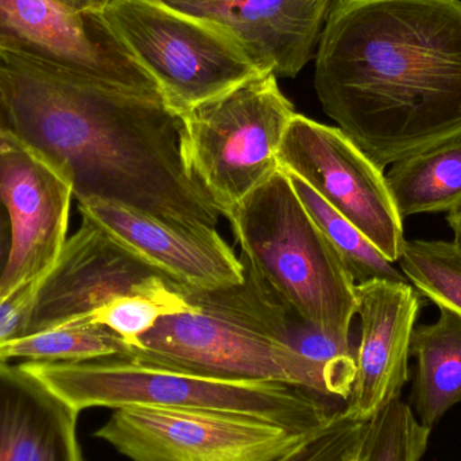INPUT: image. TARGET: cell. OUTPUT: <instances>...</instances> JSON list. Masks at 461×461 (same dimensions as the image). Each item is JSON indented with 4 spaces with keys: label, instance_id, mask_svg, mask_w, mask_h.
<instances>
[{
    "label": "cell",
    "instance_id": "1",
    "mask_svg": "<svg viewBox=\"0 0 461 461\" xmlns=\"http://www.w3.org/2000/svg\"><path fill=\"white\" fill-rule=\"evenodd\" d=\"M314 61L322 110L381 169L461 135V0H332Z\"/></svg>",
    "mask_w": 461,
    "mask_h": 461
},
{
    "label": "cell",
    "instance_id": "2",
    "mask_svg": "<svg viewBox=\"0 0 461 461\" xmlns=\"http://www.w3.org/2000/svg\"><path fill=\"white\" fill-rule=\"evenodd\" d=\"M0 94L14 134L69 176L76 202L218 227L221 212L184 159L180 116L161 95L56 77L7 59Z\"/></svg>",
    "mask_w": 461,
    "mask_h": 461
},
{
    "label": "cell",
    "instance_id": "3",
    "mask_svg": "<svg viewBox=\"0 0 461 461\" xmlns=\"http://www.w3.org/2000/svg\"><path fill=\"white\" fill-rule=\"evenodd\" d=\"M241 262L239 284L180 286L194 311L162 316L124 359L213 378L279 382L330 398L321 370L293 347L298 316Z\"/></svg>",
    "mask_w": 461,
    "mask_h": 461
},
{
    "label": "cell",
    "instance_id": "4",
    "mask_svg": "<svg viewBox=\"0 0 461 461\" xmlns=\"http://www.w3.org/2000/svg\"><path fill=\"white\" fill-rule=\"evenodd\" d=\"M27 373L76 411L154 406L218 411L313 433L333 416L332 400L279 382L235 381L140 365L124 357L86 362H22Z\"/></svg>",
    "mask_w": 461,
    "mask_h": 461
},
{
    "label": "cell",
    "instance_id": "5",
    "mask_svg": "<svg viewBox=\"0 0 461 461\" xmlns=\"http://www.w3.org/2000/svg\"><path fill=\"white\" fill-rule=\"evenodd\" d=\"M229 219L241 259L303 322L351 343L357 282L279 167Z\"/></svg>",
    "mask_w": 461,
    "mask_h": 461
},
{
    "label": "cell",
    "instance_id": "6",
    "mask_svg": "<svg viewBox=\"0 0 461 461\" xmlns=\"http://www.w3.org/2000/svg\"><path fill=\"white\" fill-rule=\"evenodd\" d=\"M295 113L271 73L181 113L186 167L221 215L281 167L279 149Z\"/></svg>",
    "mask_w": 461,
    "mask_h": 461
},
{
    "label": "cell",
    "instance_id": "7",
    "mask_svg": "<svg viewBox=\"0 0 461 461\" xmlns=\"http://www.w3.org/2000/svg\"><path fill=\"white\" fill-rule=\"evenodd\" d=\"M100 13L178 116L262 73L223 30L161 0H111Z\"/></svg>",
    "mask_w": 461,
    "mask_h": 461
},
{
    "label": "cell",
    "instance_id": "8",
    "mask_svg": "<svg viewBox=\"0 0 461 461\" xmlns=\"http://www.w3.org/2000/svg\"><path fill=\"white\" fill-rule=\"evenodd\" d=\"M0 59L68 80L161 95L102 13L59 0H0Z\"/></svg>",
    "mask_w": 461,
    "mask_h": 461
},
{
    "label": "cell",
    "instance_id": "9",
    "mask_svg": "<svg viewBox=\"0 0 461 461\" xmlns=\"http://www.w3.org/2000/svg\"><path fill=\"white\" fill-rule=\"evenodd\" d=\"M311 435L236 414L154 406L115 409L95 433L131 461H285Z\"/></svg>",
    "mask_w": 461,
    "mask_h": 461
},
{
    "label": "cell",
    "instance_id": "10",
    "mask_svg": "<svg viewBox=\"0 0 461 461\" xmlns=\"http://www.w3.org/2000/svg\"><path fill=\"white\" fill-rule=\"evenodd\" d=\"M278 159L285 172L351 221L386 259L400 260L408 240L384 170L346 132L295 113Z\"/></svg>",
    "mask_w": 461,
    "mask_h": 461
},
{
    "label": "cell",
    "instance_id": "11",
    "mask_svg": "<svg viewBox=\"0 0 461 461\" xmlns=\"http://www.w3.org/2000/svg\"><path fill=\"white\" fill-rule=\"evenodd\" d=\"M127 295L185 301L177 284L83 218L41 287L24 336L86 321L97 309Z\"/></svg>",
    "mask_w": 461,
    "mask_h": 461
},
{
    "label": "cell",
    "instance_id": "12",
    "mask_svg": "<svg viewBox=\"0 0 461 461\" xmlns=\"http://www.w3.org/2000/svg\"><path fill=\"white\" fill-rule=\"evenodd\" d=\"M73 200L69 176L40 151L18 137L0 149V204L11 230L0 298L56 267L68 240Z\"/></svg>",
    "mask_w": 461,
    "mask_h": 461
},
{
    "label": "cell",
    "instance_id": "13",
    "mask_svg": "<svg viewBox=\"0 0 461 461\" xmlns=\"http://www.w3.org/2000/svg\"><path fill=\"white\" fill-rule=\"evenodd\" d=\"M77 207L178 286L216 289L244 279L243 262L216 229L170 223L105 200H77Z\"/></svg>",
    "mask_w": 461,
    "mask_h": 461
},
{
    "label": "cell",
    "instance_id": "14",
    "mask_svg": "<svg viewBox=\"0 0 461 461\" xmlns=\"http://www.w3.org/2000/svg\"><path fill=\"white\" fill-rule=\"evenodd\" d=\"M360 340L357 373L346 411L371 420L400 400L409 381V357L422 300L409 282L373 279L357 285Z\"/></svg>",
    "mask_w": 461,
    "mask_h": 461
},
{
    "label": "cell",
    "instance_id": "15",
    "mask_svg": "<svg viewBox=\"0 0 461 461\" xmlns=\"http://www.w3.org/2000/svg\"><path fill=\"white\" fill-rule=\"evenodd\" d=\"M223 30L262 73L293 78L313 59L332 0H161Z\"/></svg>",
    "mask_w": 461,
    "mask_h": 461
},
{
    "label": "cell",
    "instance_id": "16",
    "mask_svg": "<svg viewBox=\"0 0 461 461\" xmlns=\"http://www.w3.org/2000/svg\"><path fill=\"white\" fill-rule=\"evenodd\" d=\"M78 414L21 365L0 362V461H84Z\"/></svg>",
    "mask_w": 461,
    "mask_h": 461
},
{
    "label": "cell",
    "instance_id": "17",
    "mask_svg": "<svg viewBox=\"0 0 461 461\" xmlns=\"http://www.w3.org/2000/svg\"><path fill=\"white\" fill-rule=\"evenodd\" d=\"M438 311L433 324L416 325L411 341L416 360L411 403L419 421L430 430L461 402V319Z\"/></svg>",
    "mask_w": 461,
    "mask_h": 461
},
{
    "label": "cell",
    "instance_id": "18",
    "mask_svg": "<svg viewBox=\"0 0 461 461\" xmlns=\"http://www.w3.org/2000/svg\"><path fill=\"white\" fill-rule=\"evenodd\" d=\"M387 185L401 218L461 208V135L390 165Z\"/></svg>",
    "mask_w": 461,
    "mask_h": 461
},
{
    "label": "cell",
    "instance_id": "19",
    "mask_svg": "<svg viewBox=\"0 0 461 461\" xmlns=\"http://www.w3.org/2000/svg\"><path fill=\"white\" fill-rule=\"evenodd\" d=\"M129 352V344L107 327L80 321L5 341L0 362H86L123 357Z\"/></svg>",
    "mask_w": 461,
    "mask_h": 461
},
{
    "label": "cell",
    "instance_id": "20",
    "mask_svg": "<svg viewBox=\"0 0 461 461\" xmlns=\"http://www.w3.org/2000/svg\"><path fill=\"white\" fill-rule=\"evenodd\" d=\"M289 177L303 207L306 208L314 223L327 236L357 285L365 284L373 279L408 282L405 276L398 271L394 265L386 259L351 221H347L338 211L333 210L300 178L292 175H289Z\"/></svg>",
    "mask_w": 461,
    "mask_h": 461
},
{
    "label": "cell",
    "instance_id": "21",
    "mask_svg": "<svg viewBox=\"0 0 461 461\" xmlns=\"http://www.w3.org/2000/svg\"><path fill=\"white\" fill-rule=\"evenodd\" d=\"M397 263L421 297L461 319V249L455 241H406Z\"/></svg>",
    "mask_w": 461,
    "mask_h": 461
},
{
    "label": "cell",
    "instance_id": "22",
    "mask_svg": "<svg viewBox=\"0 0 461 461\" xmlns=\"http://www.w3.org/2000/svg\"><path fill=\"white\" fill-rule=\"evenodd\" d=\"M430 432L401 400L370 420L360 461H421Z\"/></svg>",
    "mask_w": 461,
    "mask_h": 461
},
{
    "label": "cell",
    "instance_id": "23",
    "mask_svg": "<svg viewBox=\"0 0 461 461\" xmlns=\"http://www.w3.org/2000/svg\"><path fill=\"white\" fill-rule=\"evenodd\" d=\"M188 311H194V306L186 300L167 301L142 295H127L116 298L97 309L89 314L86 321L107 327L131 347L162 316Z\"/></svg>",
    "mask_w": 461,
    "mask_h": 461
},
{
    "label": "cell",
    "instance_id": "24",
    "mask_svg": "<svg viewBox=\"0 0 461 461\" xmlns=\"http://www.w3.org/2000/svg\"><path fill=\"white\" fill-rule=\"evenodd\" d=\"M368 425L341 409L285 461H360Z\"/></svg>",
    "mask_w": 461,
    "mask_h": 461
},
{
    "label": "cell",
    "instance_id": "25",
    "mask_svg": "<svg viewBox=\"0 0 461 461\" xmlns=\"http://www.w3.org/2000/svg\"><path fill=\"white\" fill-rule=\"evenodd\" d=\"M48 276L34 279L0 298V344L24 336L41 287Z\"/></svg>",
    "mask_w": 461,
    "mask_h": 461
},
{
    "label": "cell",
    "instance_id": "26",
    "mask_svg": "<svg viewBox=\"0 0 461 461\" xmlns=\"http://www.w3.org/2000/svg\"><path fill=\"white\" fill-rule=\"evenodd\" d=\"M11 251L10 221L5 207L0 204V279L7 267Z\"/></svg>",
    "mask_w": 461,
    "mask_h": 461
},
{
    "label": "cell",
    "instance_id": "27",
    "mask_svg": "<svg viewBox=\"0 0 461 461\" xmlns=\"http://www.w3.org/2000/svg\"><path fill=\"white\" fill-rule=\"evenodd\" d=\"M13 129L8 121L7 110H5V102H3L2 94H0V149L5 148L8 143L15 140Z\"/></svg>",
    "mask_w": 461,
    "mask_h": 461
},
{
    "label": "cell",
    "instance_id": "28",
    "mask_svg": "<svg viewBox=\"0 0 461 461\" xmlns=\"http://www.w3.org/2000/svg\"><path fill=\"white\" fill-rule=\"evenodd\" d=\"M449 227H451L452 232H454V241L461 249V208L455 211V212L448 213Z\"/></svg>",
    "mask_w": 461,
    "mask_h": 461
},
{
    "label": "cell",
    "instance_id": "29",
    "mask_svg": "<svg viewBox=\"0 0 461 461\" xmlns=\"http://www.w3.org/2000/svg\"><path fill=\"white\" fill-rule=\"evenodd\" d=\"M111 0H77L78 10L86 13H100L107 7Z\"/></svg>",
    "mask_w": 461,
    "mask_h": 461
},
{
    "label": "cell",
    "instance_id": "30",
    "mask_svg": "<svg viewBox=\"0 0 461 461\" xmlns=\"http://www.w3.org/2000/svg\"><path fill=\"white\" fill-rule=\"evenodd\" d=\"M59 2L64 3V5H69V7L76 8V10H78L77 0H59Z\"/></svg>",
    "mask_w": 461,
    "mask_h": 461
}]
</instances>
